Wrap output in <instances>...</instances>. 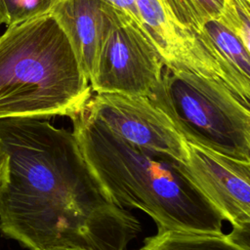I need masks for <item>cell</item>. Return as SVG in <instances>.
<instances>
[{
	"instance_id": "6",
	"label": "cell",
	"mask_w": 250,
	"mask_h": 250,
	"mask_svg": "<svg viewBox=\"0 0 250 250\" xmlns=\"http://www.w3.org/2000/svg\"><path fill=\"white\" fill-rule=\"evenodd\" d=\"M84 107L127 143L187 164V142L166 114L148 98L96 93Z\"/></svg>"
},
{
	"instance_id": "11",
	"label": "cell",
	"mask_w": 250,
	"mask_h": 250,
	"mask_svg": "<svg viewBox=\"0 0 250 250\" xmlns=\"http://www.w3.org/2000/svg\"><path fill=\"white\" fill-rule=\"evenodd\" d=\"M172 21L187 34L198 39L203 22L218 18L225 0H160Z\"/></svg>"
},
{
	"instance_id": "8",
	"label": "cell",
	"mask_w": 250,
	"mask_h": 250,
	"mask_svg": "<svg viewBox=\"0 0 250 250\" xmlns=\"http://www.w3.org/2000/svg\"><path fill=\"white\" fill-rule=\"evenodd\" d=\"M50 12L65 32L90 80L101 46L112 25L115 6L106 0H58Z\"/></svg>"
},
{
	"instance_id": "5",
	"label": "cell",
	"mask_w": 250,
	"mask_h": 250,
	"mask_svg": "<svg viewBox=\"0 0 250 250\" xmlns=\"http://www.w3.org/2000/svg\"><path fill=\"white\" fill-rule=\"evenodd\" d=\"M163 65L146 32L128 13L115 7L89 80L91 90L148 98L160 83Z\"/></svg>"
},
{
	"instance_id": "3",
	"label": "cell",
	"mask_w": 250,
	"mask_h": 250,
	"mask_svg": "<svg viewBox=\"0 0 250 250\" xmlns=\"http://www.w3.org/2000/svg\"><path fill=\"white\" fill-rule=\"evenodd\" d=\"M90 97L89 80L51 12L0 35V119L71 117Z\"/></svg>"
},
{
	"instance_id": "10",
	"label": "cell",
	"mask_w": 250,
	"mask_h": 250,
	"mask_svg": "<svg viewBox=\"0 0 250 250\" xmlns=\"http://www.w3.org/2000/svg\"><path fill=\"white\" fill-rule=\"evenodd\" d=\"M137 250H250L249 234L164 230L146 238Z\"/></svg>"
},
{
	"instance_id": "4",
	"label": "cell",
	"mask_w": 250,
	"mask_h": 250,
	"mask_svg": "<svg viewBox=\"0 0 250 250\" xmlns=\"http://www.w3.org/2000/svg\"><path fill=\"white\" fill-rule=\"evenodd\" d=\"M186 142L250 162V108L223 81L163 65L148 97Z\"/></svg>"
},
{
	"instance_id": "16",
	"label": "cell",
	"mask_w": 250,
	"mask_h": 250,
	"mask_svg": "<svg viewBox=\"0 0 250 250\" xmlns=\"http://www.w3.org/2000/svg\"><path fill=\"white\" fill-rule=\"evenodd\" d=\"M0 182H1V167H0Z\"/></svg>"
},
{
	"instance_id": "15",
	"label": "cell",
	"mask_w": 250,
	"mask_h": 250,
	"mask_svg": "<svg viewBox=\"0 0 250 250\" xmlns=\"http://www.w3.org/2000/svg\"><path fill=\"white\" fill-rule=\"evenodd\" d=\"M63 250H80V249H63Z\"/></svg>"
},
{
	"instance_id": "13",
	"label": "cell",
	"mask_w": 250,
	"mask_h": 250,
	"mask_svg": "<svg viewBox=\"0 0 250 250\" xmlns=\"http://www.w3.org/2000/svg\"><path fill=\"white\" fill-rule=\"evenodd\" d=\"M218 18L250 49V0H225Z\"/></svg>"
},
{
	"instance_id": "2",
	"label": "cell",
	"mask_w": 250,
	"mask_h": 250,
	"mask_svg": "<svg viewBox=\"0 0 250 250\" xmlns=\"http://www.w3.org/2000/svg\"><path fill=\"white\" fill-rule=\"evenodd\" d=\"M70 118L83 156L117 206L144 211L158 231L223 232L224 217L186 163L127 143L84 106Z\"/></svg>"
},
{
	"instance_id": "12",
	"label": "cell",
	"mask_w": 250,
	"mask_h": 250,
	"mask_svg": "<svg viewBox=\"0 0 250 250\" xmlns=\"http://www.w3.org/2000/svg\"><path fill=\"white\" fill-rule=\"evenodd\" d=\"M58 0H0V26L23 21L50 12Z\"/></svg>"
},
{
	"instance_id": "9",
	"label": "cell",
	"mask_w": 250,
	"mask_h": 250,
	"mask_svg": "<svg viewBox=\"0 0 250 250\" xmlns=\"http://www.w3.org/2000/svg\"><path fill=\"white\" fill-rule=\"evenodd\" d=\"M198 39L218 64L222 81L250 105V49L219 18L203 22Z\"/></svg>"
},
{
	"instance_id": "7",
	"label": "cell",
	"mask_w": 250,
	"mask_h": 250,
	"mask_svg": "<svg viewBox=\"0 0 250 250\" xmlns=\"http://www.w3.org/2000/svg\"><path fill=\"white\" fill-rule=\"evenodd\" d=\"M187 167L234 232L250 233V162L187 142Z\"/></svg>"
},
{
	"instance_id": "14",
	"label": "cell",
	"mask_w": 250,
	"mask_h": 250,
	"mask_svg": "<svg viewBox=\"0 0 250 250\" xmlns=\"http://www.w3.org/2000/svg\"><path fill=\"white\" fill-rule=\"evenodd\" d=\"M106 1H108L113 6L123 10L124 12L128 13L133 18V20L137 22V24L142 28L141 23H140L137 6H136V0H106Z\"/></svg>"
},
{
	"instance_id": "1",
	"label": "cell",
	"mask_w": 250,
	"mask_h": 250,
	"mask_svg": "<svg viewBox=\"0 0 250 250\" xmlns=\"http://www.w3.org/2000/svg\"><path fill=\"white\" fill-rule=\"evenodd\" d=\"M0 231L30 250H126L141 231L47 118L0 119Z\"/></svg>"
}]
</instances>
